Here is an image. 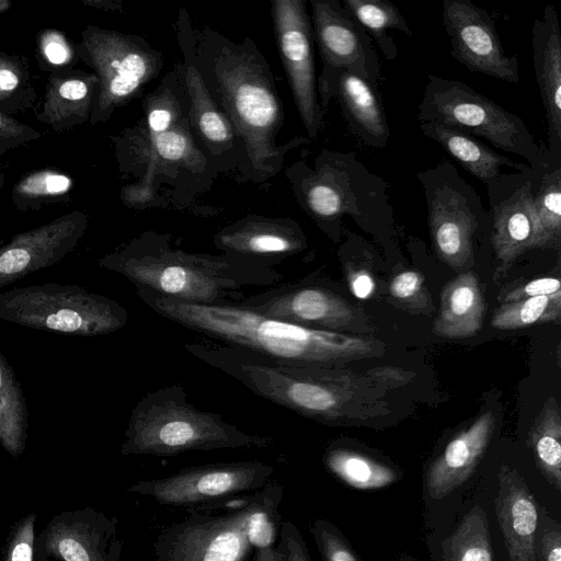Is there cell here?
I'll return each instance as SVG.
<instances>
[{"instance_id":"obj_32","label":"cell","mask_w":561,"mask_h":561,"mask_svg":"<svg viewBox=\"0 0 561 561\" xmlns=\"http://www.w3.org/2000/svg\"><path fill=\"white\" fill-rule=\"evenodd\" d=\"M536 234L534 250H560L561 244V165H550L534 191Z\"/></svg>"},{"instance_id":"obj_19","label":"cell","mask_w":561,"mask_h":561,"mask_svg":"<svg viewBox=\"0 0 561 561\" xmlns=\"http://www.w3.org/2000/svg\"><path fill=\"white\" fill-rule=\"evenodd\" d=\"M87 228V214L75 210L13 236L0 245V288L61 261L73 251Z\"/></svg>"},{"instance_id":"obj_41","label":"cell","mask_w":561,"mask_h":561,"mask_svg":"<svg viewBox=\"0 0 561 561\" xmlns=\"http://www.w3.org/2000/svg\"><path fill=\"white\" fill-rule=\"evenodd\" d=\"M42 137L33 127L0 112V160L10 150L18 149Z\"/></svg>"},{"instance_id":"obj_17","label":"cell","mask_w":561,"mask_h":561,"mask_svg":"<svg viewBox=\"0 0 561 561\" xmlns=\"http://www.w3.org/2000/svg\"><path fill=\"white\" fill-rule=\"evenodd\" d=\"M117 518L93 507L55 515L35 540L36 560L119 561Z\"/></svg>"},{"instance_id":"obj_34","label":"cell","mask_w":561,"mask_h":561,"mask_svg":"<svg viewBox=\"0 0 561 561\" xmlns=\"http://www.w3.org/2000/svg\"><path fill=\"white\" fill-rule=\"evenodd\" d=\"M444 561H493L484 512L476 506L443 545Z\"/></svg>"},{"instance_id":"obj_21","label":"cell","mask_w":561,"mask_h":561,"mask_svg":"<svg viewBox=\"0 0 561 561\" xmlns=\"http://www.w3.org/2000/svg\"><path fill=\"white\" fill-rule=\"evenodd\" d=\"M237 304L268 318L333 332L353 319V309L346 300L324 287L309 284L272 288Z\"/></svg>"},{"instance_id":"obj_46","label":"cell","mask_w":561,"mask_h":561,"mask_svg":"<svg viewBox=\"0 0 561 561\" xmlns=\"http://www.w3.org/2000/svg\"><path fill=\"white\" fill-rule=\"evenodd\" d=\"M375 288V283L370 275L364 271H357L350 275V289L353 295L360 299L368 298Z\"/></svg>"},{"instance_id":"obj_2","label":"cell","mask_w":561,"mask_h":561,"mask_svg":"<svg viewBox=\"0 0 561 561\" xmlns=\"http://www.w3.org/2000/svg\"><path fill=\"white\" fill-rule=\"evenodd\" d=\"M136 287L181 301L226 305L243 300L251 287L283 278L276 261L224 253H192L173 245L171 237L147 231L98 261Z\"/></svg>"},{"instance_id":"obj_36","label":"cell","mask_w":561,"mask_h":561,"mask_svg":"<svg viewBox=\"0 0 561 561\" xmlns=\"http://www.w3.org/2000/svg\"><path fill=\"white\" fill-rule=\"evenodd\" d=\"M561 313V293L502 304L491 324L500 330H516L536 323L556 321Z\"/></svg>"},{"instance_id":"obj_31","label":"cell","mask_w":561,"mask_h":561,"mask_svg":"<svg viewBox=\"0 0 561 561\" xmlns=\"http://www.w3.org/2000/svg\"><path fill=\"white\" fill-rule=\"evenodd\" d=\"M323 462L335 477L359 490L385 488L399 479V473L393 468L343 447L328 449Z\"/></svg>"},{"instance_id":"obj_35","label":"cell","mask_w":561,"mask_h":561,"mask_svg":"<svg viewBox=\"0 0 561 561\" xmlns=\"http://www.w3.org/2000/svg\"><path fill=\"white\" fill-rule=\"evenodd\" d=\"M36 100L27 59L0 51V112L28 110Z\"/></svg>"},{"instance_id":"obj_43","label":"cell","mask_w":561,"mask_h":561,"mask_svg":"<svg viewBox=\"0 0 561 561\" xmlns=\"http://www.w3.org/2000/svg\"><path fill=\"white\" fill-rule=\"evenodd\" d=\"M557 293H561L560 280L554 277H541L533 279L505 293L502 297V304L536 296L553 295Z\"/></svg>"},{"instance_id":"obj_1","label":"cell","mask_w":561,"mask_h":561,"mask_svg":"<svg viewBox=\"0 0 561 561\" xmlns=\"http://www.w3.org/2000/svg\"><path fill=\"white\" fill-rule=\"evenodd\" d=\"M194 48L201 76L241 145V180L261 184L275 176L288 152L309 139L277 144L284 110L268 62L251 38L233 42L207 26L194 31Z\"/></svg>"},{"instance_id":"obj_40","label":"cell","mask_w":561,"mask_h":561,"mask_svg":"<svg viewBox=\"0 0 561 561\" xmlns=\"http://www.w3.org/2000/svg\"><path fill=\"white\" fill-rule=\"evenodd\" d=\"M36 514L30 513L12 525L3 548V561H35Z\"/></svg>"},{"instance_id":"obj_45","label":"cell","mask_w":561,"mask_h":561,"mask_svg":"<svg viewBox=\"0 0 561 561\" xmlns=\"http://www.w3.org/2000/svg\"><path fill=\"white\" fill-rule=\"evenodd\" d=\"M422 286V276L414 271H407L393 278L390 285L392 296L408 299L414 296Z\"/></svg>"},{"instance_id":"obj_7","label":"cell","mask_w":561,"mask_h":561,"mask_svg":"<svg viewBox=\"0 0 561 561\" xmlns=\"http://www.w3.org/2000/svg\"><path fill=\"white\" fill-rule=\"evenodd\" d=\"M416 117L420 123H440L481 137L526 159L536 171L551 165L547 147L537 144L518 115L459 80L428 75Z\"/></svg>"},{"instance_id":"obj_3","label":"cell","mask_w":561,"mask_h":561,"mask_svg":"<svg viewBox=\"0 0 561 561\" xmlns=\"http://www.w3.org/2000/svg\"><path fill=\"white\" fill-rule=\"evenodd\" d=\"M136 294L175 323L282 363L331 366L373 351V344L362 337L268 318L239 304H190L145 287H136Z\"/></svg>"},{"instance_id":"obj_26","label":"cell","mask_w":561,"mask_h":561,"mask_svg":"<svg viewBox=\"0 0 561 561\" xmlns=\"http://www.w3.org/2000/svg\"><path fill=\"white\" fill-rule=\"evenodd\" d=\"M99 89L93 72L61 70L48 78L38 121L56 131H64L90 121Z\"/></svg>"},{"instance_id":"obj_27","label":"cell","mask_w":561,"mask_h":561,"mask_svg":"<svg viewBox=\"0 0 561 561\" xmlns=\"http://www.w3.org/2000/svg\"><path fill=\"white\" fill-rule=\"evenodd\" d=\"M422 134L436 141L466 171L488 185L502 172L503 167L524 170L528 164L502 156L469 133L435 122L420 123Z\"/></svg>"},{"instance_id":"obj_18","label":"cell","mask_w":561,"mask_h":561,"mask_svg":"<svg viewBox=\"0 0 561 561\" xmlns=\"http://www.w3.org/2000/svg\"><path fill=\"white\" fill-rule=\"evenodd\" d=\"M310 5L322 68L353 71L378 88L379 56L366 30L339 0H311Z\"/></svg>"},{"instance_id":"obj_48","label":"cell","mask_w":561,"mask_h":561,"mask_svg":"<svg viewBox=\"0 0 561 561\" xmlns=\"http://www.w3.org/2000/svg\"><path fill=\"white\" fill-rule=\"evenodd\" d=\"M36 561H49V560H47V559H39V560H36Z\"/></svg>"},{"instance_id":"obj_25","label":"cell","mask_w":561,"mask_h":561,"mask_svg":"<svg viewBox=\"0 0 561 561\" xmlns=\"http://www.w3.org/2000/svg\"><path fill=\"white\" fill-rule=\"evenodd\" d=\"M495 511L511 561H537V506L519 473L502 466Z\"/></svg>"},{"instance_id":"obj_30","label":"cell","mask_w":561,"mask_h":561,"mask_svg":"<svg viewBox=\"0 0 561 561\" xmlns=\"http://www.w3.org/2000/svg\"><path fill=\"white\" fill-rule=\"evenodd\" d=\"M341 3L366 30L387 60L398 56L397 45L388 31L396 30L412 36L400 10L388 0H342Z\"/></svg>"},{"instance_id":"obj_12","label":"cell","mask_w":561,"mask_h":561,"mask_svg":"<svg viewBox=\"0 0 561 561\" xmlns=\"http://www.w3.org/2000/svg\"><path fill=\"white\" fill-rule=\"evenodd\" d=\"M254 492L220 510L192 513L164 528L153 543V561H248L253 547L247 519Z\"/></svg>"},{"instance_id":"obj_42","label":"cell","mask_w":561,"mask_h":561,"mask_svg":"<svg viewBox=\"0 0 561 561\" xmlns=\"http://www.w3.org/2000/svg\"><path fill=\"white\" fill-rule=\"evenodd\" d=\"M39 49L43 59L55 67L70 64L72 50L64 35L56 31H45L39 35Z\"/></svg>"},{"instance_id":"obj_4","label":"cell","mask_w":561,"mask_h":561,"mask_svg":"<svg viewBox=\"0 0 561 561\" xmlns=\"http://www.w3.org/2000/svg\"><path fill=\"white\" fill-rule=\"evenodd\" d=\"M144 107L145 125L126 129L114 140L121 169L139 176L137 183L122 190L125 204L156 207L158 179L172 183L187 173L206 182L220 173L194 137L180 66L146 96Z\"/></svg>"},{"instance_id":"obj_33","label":"cell","mask_w":561,"mask_h":561,"mask_svg":"<svg viewBox=\"0 0 561 561\" xmlns=\"http://www.w3.org/2000/svg\"><path fill=\"white\" fill-rule=\"evenodd\" d=\"M529 443L542 474L560 491L561 416L553 398L546 402L537 416L529 432Z\"/></svg>"},{"instance_id":"obj_6","label":"cell","mask_w":561,"mask_h":561,"mask_svg":"<svg viewBox=\"0 0 561 561\" xmlns=\"http://www.w3.org/2000/svg\"><path fill=\"white\" fill-rule=\"evenodd\" d=\"M275 438L248 433L221 415L197 409L180 385L145 394L134 407L121 453L125 456H175L187 451L266 448Z\"/></svg>"},{"instance_id":"obj_29","label":"cell","mask_w":561,"mask_h":561,"mask_svg":"<svg viewBox=\"0 0 561 561\" xmlns=\"http://www.w3.org/2000/svg\"><path fill=\"white\" fill-rule=\"evenodd\" d=\"M27 430L28 412L21 385L0 352V444L12 457L24 453Z\"/></svg>"},{"instance_id":"obj_15","label":"cell","mask_w":561,"mask_h":561,"mask_svg":"<svg viewBox=\"0 0 561 561\" xmlns=\"http://www.w3.org/2000/svg\"><path fill=\"white\" fill-rule=\"evenodd\" d=\"M442 20L455 60L470 72L514 84L519 82L518 58L505 54L495 18L485 9L470 0H444Z\"/></svg>"},{"instance_id":"obj_24","label":"cell","mask_w":561,"mask_h":561,"mask_svg":"<svg viewBox=\"0 0 561 561\" xmlns=\"http://www.w3.org/2000/svg\"><path fill=\"white\" fill-rule=\"evenodd\" d=\"M494 428L495 416L486 411L448 443L425 474V488L432 499L445 497L468 480L484 455Z\"/></svg>"},{"instance_id":"obj_11","label":"cell","mask_w":561,"mask_h":561,"mask_svg":"<svg viewBox=\"0 0 561 561\" xmlns=\"http://www.w3.org/2000/svg\"><path fill=\"white\" fill-rule=\"evenodd\" d=\"M273 473L274 467L262 461L207 463L138 481L126 492L192 514L220 510L232 500L264 488Z\"/></svg>"},{"instance_id":"obj_10","label":"cell","mask_w":561,"mask_h":561,"mask_svg":"<svg viewBox=\"0 0 561 561\" xmlns=\"http://www.w3.org/2000/svg\"><path fill=\"white\" fill-rule=\"evenodd\" d=\"M79 58L99 79L90 116L104 123L121 106L138 95L163 67V56L138 35L89 25L77 46Z\"/></svg>"},{"instance_id":"obj_9","label":"cell","mask_w":561,"mask_h":561,"mask_svg":"<svg viewBox=\"0 0 561 561\" xmlns=\"http://www.w3.org/2000/svg\"><path fill=\"white\" fill-rule=\"evenodd\" d=\"M416 179L423 188L435 253L454 270L468 266L480 239L492 234L480 195L445 159L416 173Z\"/></svg>"},{"instance_id":"obj_47","label":"cell","mask_w":561,"mask_h":561,"mask_svg":"<svg viewBox=\"0 0 561 561\" xmlns=\"http://www.w3.org/2000/svg\"><path fill=\"white\" fill-rule=\"evenodd\" d=\"M11 7V1L9 0H0V14L4 11L9 10Z\"/></svg>"},{"instance_id":"obj_22","label":"cell","mask_w":561,"mask_h":561,"mask_svg":"<svg viewBox=\"0 0 561 561\" xmlns=\"http://www.w3.org/2000/svg\"><path fill=\"white\" fill-rule=\"evenodd\" d=\"M536 80L547 121L551 165H561V32L556 8L547 4L531 28Z\"/></svg>"},{"instance_id":"obj_38","label":"cell","mask_w":561,"mask_h":561,"mask_svg":"<svg viewBox=\"0 0 561 561\" xmlns=\"http://www.w3.org/2000/svg\"><path fill=\"white\" fill-rule=\"evenodd\" d=\"M252 561H312L298 528L289 520L282 522L274 546L253 550Z\"/></svg>"},{"instance_id":"obj_44","label":"cell","mask_w":561,"mask_h":561,"mask_svg":"<svg viewBox=\"0 0 561 561\" xmlns=\"http://www.w3.org/2000/svg\"><path fill=\"white\" fill-rule=\"evenodd\" d=\"M537 561H561V533L559 526L548 527L536 543Z\"/></svg>"},{"instance_id":"obj_37","label":"cell","mask_w":561,"mask_h":561,"mask_svg":"<svg viewBox=\"0 0 561 561\" xmlns=\"http://www.w3.org/2000/svg\"><path fill=\"white\" fill-rule=\"evenodd\" d=\"M72 180L53 170H41L27 174L13 188L12 199L21 210L38 209L46 203H55L67 195Z\"/></svg>"},{"instance_id":"obj_5","label":"cell","mask_w":561,"mask_h":561,"mask_svg":"<svg viewBox=\"0 0 561 561\" xmlns=\"http://www.w3.org/2000/svg\"><path fill=\"white\" fill-rule=\"evenodd\" d=\"M285 175L302 210L333 238L346 215L373 232L387 230L393 222L388 183L355 152L322 148L313 167L299 160Z\"/></svg>"},{"instance_id":"obj_20","label":"cell","mask_w":561,"mask_h":561,"mask_svg":"<svg viewBox=\"0 0 561 561\" xmlns=\"http://www.w3.org/2000/svg\"><path fill=\"white\" fill-rule=\"evenodd\" d=\"M323 113L336 100L351 133L364 145L381 149L390 139V128L380 92L367 80L346 69L322 68L317 79Z\"/></svg>"},{"instance_id":"obj_23","label":"cell","mask_w":561,"mask_h":561,"mask_svg":"<svg viewBox=\"0 0 561 561\" xmlns=\"http://www.w3.org/2000/svg\"><path fill=\"white\" fill-rule=\"evenodd\" d=\"M213 242L224 253L272 261L300 253L308 245L302 228L294 219L257 215L222 227Z\"/></svg>"},{"instance_id":"obj_39","label":"cell","mask_w":561,"mask_h":561,"mask_svg":"<svg viewBox=\"0 0 561 561\" xmlns=\"http://www.w3.org/2000/svg\"><path fill=\"white\" fill-rule=\"evenodd\" d=\"M310 533L322 561H360L339 529L325 519H316Z\"/></svg>"},{"instance_id":"obj_8","label":"cell","mask_w":561,"mask_h":561,"mask_svg":"<svg viewBox=\"0 0 561 561\" xmlns=\"http://www.w3.org/2000/svg\"><path fill=\"white\" fill-rule=\"evenodd\" d=\"M0 319L36 330L96 336L123 329L128 311L82 286L45 283L0 293Z\"/></svg>"},{"instance_id":"obj_13","label":"cell","mask_w":561,"mask_h":561,"mask_svg":"<svg viewBox=\"0 0 561 561\" xmlns=\"http://www.w3.org/2000/svg\"><path fill=\"white\" fill-rule=\"evenodd\" d=\"M272 16L279 57L309 140H317L324 113L319 102L313 34L307 2L272 1Z\"/></svg>"},{"instance_id":"obj_28","label":"cell","mask_w":561,"mask_h":561,"mask_svg":"<svg viewBox=\"0 0 561 561\" xmlns=\"http://www.w3.org/2000/svg\"><path fill=\"white\" fill-rule=\"evenodd\" d=\"M483 317L484 300L478 278L471 272L463 273L445 285L433 331L449 339L470 337L480 331Z\"/></svg>"},{"instance_id":"obj_14","label":"cell","mask_w":561,"mask_h":561,"mask_svg":"<svg viewBox=\"0 0 561 561\" xmlns=\"http://www.w3.org/2000/svg\"><path fill=\"white\" fill-rule=\"evenodd\" d=\"M542 172L527 165L515 173H501L485 185L492 228L491 245L499 263L496 276L507 272L522 254L534 250V191Z\"/></svg>"},{"instance_id":"obj_16","label":"cell","mask_w":561,"mask_h":561,"mask_svg":"<svg viewBox=\"0 0 561 561\" xmlns=\"http://www.w3.org/2000/svg\"><path fill=\"white\" fill-rule=\"evenodd\" d=\"M178 39L183 61L180 65L188 101L192 127L219 172L239 171L242 148L228 121L211 98L196 65L194 30L184 9L179 13Z\"/></svg>"}]
</instances>
